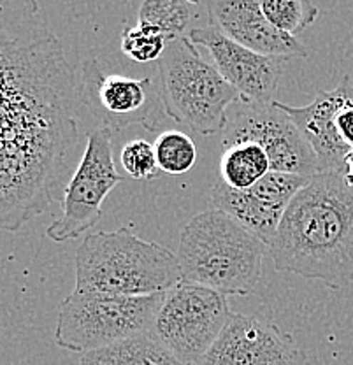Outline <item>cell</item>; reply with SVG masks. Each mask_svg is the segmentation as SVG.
Instances as JSON below:
<instances>
[{
  "mask_svg": "<svg viewBox=\"0 0 353 365\" xmlns=\"http://www.w3.org/2000/svg\"><path fill=\"white\" fill-rule=\"evenodd\" d=\"M79 76L37 0H0V234L55 202L79 140Z\"/></svg>",
  "mask_w": 353,
  "mask_h": 365,
  "instance_id": "1",
  "label": "cell"
},
{
  "mask_svg": "<svg viewBox=\"0 0 353 365\" xmlns=\"http://www.w3.org/2000/svg\"><path fill=\"white\" fill-rule=\"evenodd\" d=\"M275 269L341 290L353 281V186L318 173L295 193L269 242Z\"/></svg>",
  "mask_w": 353,
  "mask_h": 365,
  "instance_id": "2",
  "label": "cell"
},
{
  "mask_svg": "<svg viewBox=\"0 0 353 365\" xmlns=\"http://www.w3.org/2000/svg\"><path fill=\"white\" fill-rule=\"evenodd\" d=\"M267 251L259 235L211 207L183 227L176 255L181 281L229 297L255 292Z\"/></svg>",
  "mask_w": 353,
  "mask_h": 365,
  "instance_id": "3",
  "label": "cell"
},
{
  "mask_svg": "<svg viewBox=\"0 0 353 365\" xmlns=\"http://www.w3.org/2000/svg\"><path fill=\"white\" fill-rule=\"evenodd\" d=\"M76 288L116 295H151L181 281L178 255L135 235L131 227L86 235L76 250Z\"/></svg>",
  "mask_w": 353,
  "mask_h": 365,
  "instance_id": "4",
  "label": "cell"
},
{
  "mask_svg": "<svg viewBox=\"0 0 353 365\" xmlns=\"http://www.w3.org/2000/svg\"><path fill=\"white\" fill-rule=\"evenodd\" d=\"M158 72L167 116L200 135L225 130L229 109L241 101L239 91L197 53L188 37L167 44Z\"/></svg>",
  "mask_w": 353,
  "mask_h": 365,
  "instance_id": "5",
  "label": "cell"
},
{
  "mask_svg": "<svg viewBox=\"0 0 353 365\" xmlns=\"http://www.w3.org/2000/svg\"><path fill=\"white\" fill-rule=\"evenodd\" d=\"M165 292L116 295L74 290L58 306L55 341L60 348L88 353L150 332Z\"/></svg>",
  "mask_w": 353,
  "mask_h": 365,
  "instance_id": "6",
  "label": "cell"
},
{
  "mask_svg": "<svg viewBox=\"0 0 353 365\" xmlns=\"http://www.w3.org/2000/svg\"><path fill=\"white\" fill-rule=\"evenodd\" d=\"M227 295L180 281L165 292L150 336L174 356L197 365L232 318Z\"/></svg>",
  "mask_w": 353,
  "mask_h": 365,
  "instance_id": "7",
  "label": "cell"
},
{
  "mask_svg": "<svg viewBox=\"0 0 353 365\" xmlns=\"http://www.w3.org/2000/svg\"><path fill=\"white\" fill-rule=\"evenodd\" d=\"M79 98L98 123L111 132L139 125L155 134L158 125L167 118L160 81L108 74L97 58L83 62Z\"/></svg>",
  "mask_w": 353,
  "mask_h": 365,
  "instance_id": "8",
  "label": "cell"
},
{
  "mask_svg": "<svg viewBox=\"0 0 353 365\" xmlns=\"http://www.w3.org/2000/svg\"><path fill=\"white\" fill-rule=\"evenodd\" d=\"M123 178L118 174L113 158V132L95 128L88 135L86 150L62 197V215L46 228L55 242L78 239L102 216V204Z\"/></svg>",
  "mask_w": 353,
  "mask_h": 365,
  "instance_id": "9",
  "label": "cell"
},
{
  "mask_svg": "<svg viewBox=\"0 0 353 365\" xmlns=\"http://www.w3.org/2000/svg\"><path fill=\"white\" fill-rule=\"evenodd\" d=\"M255 143L271 160V170L311 178L320 173L318 158L299 128L275 102H235L229 109L223 146Z\"/></svg>",
  "mask_w": 353,
  "mask_h": 365,
  "instance_id": "10",
  "label": "cell"
},
{
  "mask_svg": "<svg viewBox=\"0 0 353 365\" xmlns=\"http://www.w3.org/2000/svg\"><path fill=\"white\" fill-rule=\"evenodd\" d=\"M292 118L313 148L320 173L344 176L353 153V83L344 78L334 90L318 91L307 106H288L275 101Z\"/></svg>",
  "mask_w": 353,
  "mask_h": 365,
  "instance_id": "11",
  "label": "cell"
},
{
  "mask_svg": "<svg viewBox=\"0 0 353 365\" xmlns=\"http://www.w3.org/2000/svg\"><path fill=\"white\" fill-rule=\"evenodd\" d=\"M307 181L309 178L276 170L245 190L230 188L222 181L211 186L210 202L213 209L232 216L269 246L288 204Z\"/></svg>",
  "mask_w": 353,
  "mask_h": 365,
  "instance_id": "12",
  "label": "cell"
},
{
  "mask_svg": "<svg viewBox=\"0 0 353 365\" xmlns=\"http://www.w3.org/2000/svg\"><path fill=\"white\" fill-rule=\"evenodd\" d=\"M197 365H306V355L269 319L234 314Z\"/></svg>",
  "mask_w": 353,
  "mask_h": 365,
  "instance_id": "13",
  "label": "cell"
},
{
  "mask_svg": "<svg viewBox=\"0 0 353 365\" xmlns=\"http://www.w3.org/2000/svg\"><path fill=\"white\" fill-rule=\"evenodd\" d=\"M187 37L195 46L208 49L211 63L239 91L242 102L269 104L276 101L278 83L287 58L265 56L252 51L234 43L211 23L200 29H192Z\"/></svg>",
  "mask_w": 353,
  "mask_h": 365,
  "instance_id": "14",
  "label": "cell"
},
{
  "mask_svg": "<svg viewBox=\"0 0 353 365\" xmlns=\"http://www.w3.org/2000/svg\"><path fill=\"white\" fill-rule=\"evenodd\" d=\"M208 13L211 25L252 51L287 60L307 55L297 37L282 32L265 18L257 0H208Z\"/></svg>",
  "mask_w": 353,
  "mask_h": 365,
  "instance_id": "15",
  "label": "cell"
},
{
  "mask_svg": "<svg viewBox=\"0 0 353 365\" xmlns=\"http://www.w3.org/2000/svg\"><path fill=\"white\" fill-rule=\"evenodd\" d=\"M79 365H190L155 341L150 334L83 353Z\"/></svg>",
  "mask_w": 353,
  "mask_h": 365,
  "instance_id": "16",
  "label": "cell"
},
{
  "mask_svg": "<svg viewBox=\"0 0 353 365\" xmlns=\"http://www.w3.org/2000/svg\"><path fill=\"white\" fill-rule=\"evenodd\" d=\"M271 173V160L255 143H235L225 146L220 160V176L227 186L245 190Z\"/></svg>",
  "mask_w": 353,
  "mask_h": 365,
  "instance_id": "17",
  "label": "cell"
},
{
  "mask_svg": "<svg viewBox=\"0 0 353 365\" xmlns=\"http://www.w3.org/2000/svg\"><path fill=\"white\" fill-rule=\"evenodd\" d=\"M190 0H143L139 7V25L157 29L165 36L169 43L187 37V30L192 21Z\"/></svg>",
  "mask_w": 353,
  "mask_h": 365,
  "instance_id": "18",
  "label": "cell"
},
{
  "mask_svg": "<svg viewBox=\"0 0 353 365\" xmlns=\"http://www.w3.org/2000/svg\"><path fill=\"white\" fill-rule=\"evenodd\" d=\"M265 18L292 37L301 36L318 18V7L311 0H257Z\"/></svg>",
  "mask_w": 353,
  "mask_h": 365,
  "instance_id": "19",
  "label": "cell"
},
{
  "mask_svg": "<svg viewBox=\"0 0 353 365\" xmlns=\"http://www.w3.org/2000/svg\"><path fill=\"white\" fill-rule=\"evenodd\" d=\"M158 167L165 174H185L195 165L197 148L188 134L180 130L162 132L155 140Z\"/></svg>",
  "mask_w": 353,
  "mask_h": 365,
  "instance_id": "20",
  "label": "cell"
},
{
  "mask_svg": "<svg viewBox=\"0 0 353 365\" xmlns=\"http://www.w3.org/2000/svg\"><path fill=\"white\" fill-rule=\"evenodd\" d=\"M121 51L131 60L139 63L155 62L164 55L169 41L162 32L148 25H135L132 29H125L121 34Z\"/></svg>",
  "mask_w": 353,
  "mask_h": 365,
  "instance_id": "21",
  "label": "cell"
},
{
  "mask_svg": "<svg viewBox=\"0 0 353 365\" xmlns=\"http://www.w3.org/2000/svg\"><path fill=\"white\" fill-rule=\"evenodd\" d=\"M120 160L125 173L135 181H151L162 174L155 146L144 139H134L125 144Z\"/></svg>",
  "mask_w": 353,
  "mask_h": 365,
  "instance_id": "22",
  "label": "cell"
},
{
  "mask_svg": "<svg viewBox=\"0 0 353 365\" xmlns=\"http://www.w3.org/2000/svg\"><path fill=\"white\" fill-rule=\"evenodd\" d=\"M344 180H347L353 186V153L347 160V170H344Z\"/></svg>",
  "mask_w": 353,
  "mask_h": 365,
  "instance_id": "23",
  "label": "cell"
}]
</instances>
